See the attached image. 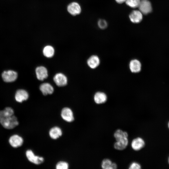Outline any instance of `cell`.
I'll use <instances>...</instances> for the list:
<instances>
[{
	"label": "cell",
	"instance_id": "cell-5",
	"mask_svg": "<svg viewBox=\"0 0 169 169\" xmlns=\"http://www.w3.org/2000/svg\"><path fill=\"white\" fill-rule=\"evenodd\" d=\"M53 79L56 84L59 87L64 86L67 83L66 77L61 73L56 74L54 76Z\"/></svg>",
	"mask_w": 169,
	"mask_h": 169
},
{
	"label": "cell",
	"instance_id": "cell-12",
	"mask_svg": "<svg viewBox=\"0 0 169 169\" xmlns=\"http://www.w3.org/2000/svg\"><path fill=\"white\" fill-rule=\"evenodd\" d=\"M128 143L127 137H124L117 141L114 145V148L118 150H123L127 146Z\"/></svg>",
	"mask_w": 169,
	"mask_h": 169
},
{
	"label": "cell",
	"instance_id": "cell-2",
	"mask_svg": "<svg viewBox=\"0 0 169 169\" xmlns=\"http://www.w3.org/2000/svg\"><path fill=\"white\" fill-rule=\"evenodd\" d=\"M3 81L6 82H11L15 81L17 78L18 74L16 71L11 70L4 71L2 74Z\"/></svg>",
	"mask_w": 169,
	"mask_h": 169
},
{
	"label": "cell",
	"instance_id": "cell-3",
	"mask_svg": "<svg viewBox=\"0 0 169 169\" xmlns=\"http://www.w3.org/2000/svg\"><path fill=\"white\" fill-rule=\"evenodd\" d=\"M138 8L139 10L144 14H147L152 11L151 4L149 0H140Z\"/></svg>",
	"mask_w": 169,
	"mask_h": 169
},
{
	"label": "cell",
	"instance_id": "cell-28",
	"mask_svg": "<svg viewBox=\"0 0 169 169\" xmlns=\"http://www.w3.org/2000/svg\"><path fill=\"white\" fill-rule=\"evenodd\" d=\"M168 127L169 129V122H168Z\"/></svg>",
	"mask_w": 169,
	"mask_h": 169
},
{
	"label": "cell",
	"instance_id": "cell-6",
	"mask_svg": "<svg viewBox=\"0 0 169 169\" xmlns=\"http://www.w3.org/2000/svg\"><path fill=\"white\" fill-rule=\"evenodd\" d=\"M143 14L139 10H134L130 13L129 15V19L133 23H139L142 20Z\"/></svg>",
	"mask_w": 169,
	"mask_h": 169
},
{
	"label": "cell",
	"instance_id": "cell-16",
	"mask_svg": "<svg viewBox=\"0 0 169 169\" xmlns=\"http://www.w3.org/2000/svg\"><path fill=\"white\" fill-rule=\"evenodd\" d=\"M94 100L98 104L105 103L107 100V96L105 93L101 92H96L94 95Z\"/></svg>",
	"mask_w": 169,
	"mask_h": 169
},
{
	"label": "cell",
	"instance_id": "cell-15",
	"mask_svg": "<svg viewBox=\"0 0 169 169\" xmlns=\"http://www.w3.org/2000/svg\"><path fill=\"white\" fill-rule=\"evenodd\" d=\"M39 89L43 94L45 95L52 94L54 90L53 87L48 83H45L41 84Z\"/></svg>",
	"mask_w": 169,
	"mask_h": 169
},
{
	"label": "cell",
	"instance_id": "cell-20",
	"mask_svg": "<svg viewBox=\"0 0 169 169\" xmlns=\"http://www.w3.org/2000/svg\"><path fill=\"white\" fill-rule=\"evenodd\" d=\"M114 136L116 141L124 137H128V134L126 131H124L120 129H118L114 133Z\"/></svg>",
	"mask_w": 169,
	"mask_h": 169
},
{
	"label": "cell",
	"instance_id": "cell-18",
	"mask_svg": "<svg viewBox=\"0 0 169 169\" xmlns=\"http://www.w3.org/2000/svg\"><path fill=\"white\" fill-rule=\"evenodd\" d=\"M62 131L58 127H54L51 129L49 131V135L51 138L56 139L60 137L62 135Z\"/></svg>",
	"mask_w": 169,
	"mask_h": 169
},
{
	"label": "cell",
	"instance_id": "cell-13",
	"mask_svg": "<svg viewBox=\"0 0 169 169\" xmlns=\"http://www.w3.org/2000/svg\"><path fill=\"white\" fill-rule=\"evenodd\" d=\"M10 145L13 147L17 148L22 145L23 142V138L18 135L11 136L9 140Z\"/></svg>",
	"mask_w": 169,
	"mask_h": 169
},
{
	"label": "cell",
	"instance_id": "cell-22",
	"mask_svg": "<svg viewBox=\"0 0 169 169\" xmlns=\"http://www.w3.org/2000/svg\"><path fill=\"white\" fill-rule=\"evenodd\" d=\"M140 0H126L125 3L126 5L132 8H138Z\"/></svg>",
	"mask_w": 169,
	"mask_h": 169
},
{
	"label": "cell",
	"instance_id": "cell-26",
	"mask_svg": "<svg viewBox=\"0 0 169 169\" xmlns=\"http://www.w3.org/2000/svg\"><path fill=\"white\" fill-rule=\"evenodd\" d=\"M115 1L118 3L121 4L125 2L126 0H115Z\"/></svg>",
	"mask_w": 169,
	"mask_h": 169
},
{
	"label": "cell",
	"instance_id": "cell-25",
	"mask_svg": "<svg viewBox=\"0 0 169 169\" xmlns=\"http://www.w3.org/2000/svg\"><path fill=\"white\" fill-rule=\"evenodd\" d=\"M128 168L129 169H140L141 168V166L139 163L136 162H133L130 164Z\"/></svg>",
	"mask_w": 169,
	"mask_h": 169
},
{
	"label": "cell",
	"instance_id": "cell-23",
	"mask_svg": "<svg viewBox=\"0 0 169 169\" xmlns=\"http://www.w3.org/2000/svg\"><path fill=\"white\" fill-rule=\"evenodd\" d=\"M56 168L57 169H67L69 168V165L66 162L59 161L56 164Z\"/></svg>",
	"mask_w": 169,
	"mask_h": 169
},
{
	"label": "cell",
	"instance_id": "cell-4",
	"mask_svg": "<svg viewBox=\"0 0 169 169\" xmlns=\"http://www.w3.org/2000/svg\"><path fill=\"white\" fill-rule=\"evenodd\" d=\"M26 155L30 162L35 164H40L44 161V159L43 157L35 155L31 150H27L26 152Z\"/></svg>",
	"mask_w": 169,
	"mask_h": 169
},
{
	"label": "cell",
	"instance_id": "cell-14",
	"mask_svg": "<svg viewBox=\"0 0 169 169\" xmlns=\"http://www.w3.org/2000/svg\"><path fill=\"white\" fill-rule=\"evenodd\" d=\"M129 68L132 72L138 73L141 70V63L137 59H132L130 63Z\"/></svg>",
	"mask_w": 169,
	"mask_h": 169
},
{
	"label": "cell",
	"instance_id": "cell-24",
	"mask_svg": "<svg viewBox=\"0 0 169 169\" xmlns=\"http://www.w3.org/2000/svg\"><path fill=\"white\" fill-rule=\"evenodd\" d=\"M98 25L99 28L100 29H104L107 27V23L105 20L100 19L98 21Z\"/></svg>",
	"mask_w": 169,
	"mask_h": 169
},
{
	"label": "cell",
	"instance_id": "cell-10",
	"mask_svg": "<svg viewBox=\"0 0 169 169\" xmlns=\"http://www.w3.org/2000/svg\"><path fill=\"white\" fill-rule=\"evenodd\" d=\"M67 10L68 12L72 15H76L80 13L81 8L78 3L74 2L68 5Z\"/></svg>",
	"mask_w": 169,
	"mask_h": 169
},
{
	"label": "cell",
	"instance_id": "cell-9",
	"mask_svg": "<svg viewBox=\"0 0 169 169\" xmlns=\"http://www.w3.org/2000/svg\"><path fill=\"white\" fill-rule=\"evenodd\" d=\"M35 72L37 78L40 80H44L48 76L47 70L44 66L38 67L36 69Z\"/></svg>",
	"mask_w": 169,
	"mask_h": 169
},
{
	"label": "cell",
	"instance_id": "cell-11",
	"mask_svg": "<svg viewBox=\"0 0 169 169\" xmlns=\"http://www.w3.org/2000/svg\"><path fill=\"white\" fill-rule=\"evenodd\" d=\"M28 96V94L26 91L23 89H19L16 92L15 98L17 101L21 103L27 100Z\"/></svg>",
	"mask_w": 169,
	"mask_h": 169
},
{
	"label": "cell",
	"instance_id": "cell-19",
	"mask_svg": "<svg viewBox=\"0 0 169 169\" xmlns=\"http://www.w3.org/2000/svg\"><path fill=\"white\" fill-rule=\"evenodd\" d=\"M43 52L45 57L50 58L54 56V50L52 46L47 45L44 48Z\"/></svg>",
	"mask_w": 169,
	"mask_h": 169
},
{
	"label": "cell",
	"instance_id": "cell-21",
	"mask_svg": "<svg viewBox=\"0 0 169 169\" xmlns=\"http://www.w3.org/2000/svg\"><path fill=\"white\" fill-rule=\"evenodd\" d=\"M112 163L109 159L106 158L103 159L101 163V167L103 169H112Z\"/></svg>",
	"mask_w": 169,
	"mask_h": 169
},
{
	"label": "cell",
	"instance_id": "cell-8",
	"mask_svg": "<svg viewBox=\"0 0 169 169\" xmlns=\"http://www.w3.org/2000/svg\"><path fill=\"white\" fill-rule=\"evenodd\" d=\"M145 145L144 140L140 137H137L133 140L131 143V146L133 150L138 151L143 148Z\"/></svg>",
	"mask_w": 169,
	"mask_h": 169
},
{
	"label": "cell",
	"instance_id": "cell-27",
	"mask_svg": "<svg viewBox=\"0 0 169 169\" xmlns=\"http://www.w3.org/2000/svg\"><path fill=\"white\" fill-rule=\"evenodd\" d=\"M117 164L115 163H112V169H116L117 168Z\"/></svg>",
	"mask_w": 169,
	"mask_h": 169
},
{
	"label": "cell",
	"instance_id": "cell-7",
	"mask_svg": "<svg viewBox=\"0 0 169 169\" xmlns=\"http://www.w3.org/2000/svg\"><path fill=\"white\" fill-rule=\"evenodd\" d=\"M61 115L63 119L68 122H72L74 119L72 110L70 109L68 107L63 109L61 112Z\"/></svg>",
	"mask_w": 169,
	"mask_h": 169
},
{
	"label": "cell",
	"instance_id": "cell-17",
	"mask_svg": "<svg viewBox=\"0 0 169 169\" xmlns=\"http://www.w3.org/2000/svg\"><path fill=\"white\" fill-rule=\"evenodd\" d=\"M87 64L91 68L94 69L97 67L100 63V60L98 57L93 55L88 59Z\"/></svg>",
	"mask_w": 169,
	"mask_h": 169
},
{
	"label": "cell",
	"instance_id": "cell-1",
	"mask_svg": "<svg viewBox=\"0 0 169 169\" xmlns=\"http://www.w3.org/2000/svg\"><path fill=\"white\" fill-rule=\"evenodd\" d=\"M13 114V110L9 107L0 111V123L4 128L12 129L18 125L17 119Z\"/></svg>",
	"mask_w": 169,
	"mask_h": 169
},
{
	"label": "cell",
	"instance_id": "cell-29",
	"mask_svg": "<svg viewBox=\"0 0 169 169\" xmlns=\"http://www.w3.org/2000/svg\"><path fill=\"white\" fill-rule=\"evenodd\" d=\"M168 163L169 164V157L168 159Z\"/></svg>",
	"mask_w": 169,
	"mask_h": 169
}]
</instances>
